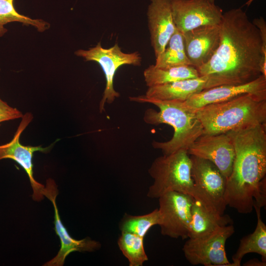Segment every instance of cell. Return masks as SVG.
<instances>
[{"label":"cell","mask_w":266,"mask_h":266,"mask_svg":"<svg viewBox=\"0 0 266 266\" xmlns=\"http://www.w3.org/2000/svg\"><path fill=\"white\" fill-rule=\"evenodd\" d=\"M161 222V215L158 208L141 215L125 213L120 222L119 229L121 232L131 233L144 238L153 226H159Z\"/></svg>","instance_id":"23"},{"label":"cell","mask_w":266,"mask_h":266,"mask_svg":"<svg viewBox=\"0 0 266 266\" xmlns=\"http://www.w3.org/2000/svg\"><path fill=\"white\" fill-rule=\"evenodd\" d=\"M252 23L259 29L262 40L263 52L266 55V22L263 17L253 19Z\"/></svg>","instance_id":"26"},{"label":"cell","mask_w":266,"mask_h":266,"mask_svg":"<svg viewBox=\"0 0 266 266\" xmlns=\"http://www.w3.org/2000/svg\"><path fill=\"white\" fill-rule=\"evenodd\" d=\"M23 115L18 109L11 107L0 98V124L5 121L22 118Z\"/></svg>","instance_id":"25"},{"label":"cell","mask_w":266,"mask_h":266,"mask_svg":"<svg viewBox=\"0 0 266 266\" xmlns=\"http://www.w3.org/2000/svg\"><path fill=\"white\" fill-rule=\"evenodd\" d=\"M220 25L201 26L182 33L187 56L198 68L211 58L220 41Z\"/></svg>","instance_id":"16"},{"label":"cell","mask_w":266,"mask_h":266,"mask_svg":"<svg viewBox=\"0 0 266 266\" xmlns=\"http://www.w3.org/2000/svg\"></svg>","instance_id":"30"},{"label":"cell","mask_w":266,"mask_h":266,"mask_svg":"<svg viewBox=\"0 0 266 266\" xmlns=\"http://www.w3.org/2000/svg\"><path fill=\"white\" fill-rule=\"evenodd\" d=\"M227 133L235 157L227 178L226 202L238 213L248 214L254 206L261 208L266 204V123Z\"/></svg>","instance_id":"2"},{"label":"cell","mask_w":266,"mask_h":266,"mask_svg":"<svg viewBox=\"0 0 266 266\" xmlns=\"http://www.w3.org/2000/svg\"><path fill=\"white\" fill-rule=\"evenodd\" d=\"M193 198L207 209L223 215L227 206L225 200L227 178L210 161L190 156Z\"/></svg>","instance_id":"6"},{"label":"cell","mask_w":266,"mask_h":266,"mask_svg":"<svg viewBox=\"0 0 266 266\" xmlns=\"http://www.w3.org/2000/svg\"><path fill=\"white\" fill-rule=\"evenodd\" d=\"M13 1L14 0H0V37L7 32L4 26L11 22H17L23 25H31L40 32L50 28L49 23L42 19H32L18 13L14 7Z\"/></svg>","instance_id":"22"},{"label":"cell","mask_w":266,"mask_h":266,"mask_svg":"<svg viewBox=\"0 0 266 266\" xmlns=\"http://www.w3.org/2000/svg\"><path fill=\"white\" fill-rule=\"evenodd\" d=\"M33 118V115L31 113H27L23 115L13 138L9 142L0 145V160L10 159L22 166L29 177L33 191V199L35 201H39L44 198L42 191L44 186L37 182L34 178L33 158L35 152L46 153L49 151L50 147L26 146L20 142V137L22 133L31 122Z\"/></svg>","instance_id":"11"},{"label":"cell","mask_w":266,"mask_h":266,"mask_svg":"<svg viewBox=\"0 0 266 266\" xmlns=\"http://www.w3.org/2000/svg\"><path fill=\"white\" fill-rule=\"evenodd\" d=\"M207 77L200 76L148 87L146 97L162 100L186 101L192 95L205 89Z\"/></svg>","instance_id":"17"},{"label":"cell","mask_w":266,"mask_h":266,"mask_svg":"<svg viewBox=\"0 0 266 266\" xmlns=\"http://www.w3.org/2000/svg\"><path fill=\"white\" fill-rule=\"evenodd\" d=\"M257 223L254 232L240 240L236 252L232 256L234 266H240L243 257L247 254L256 253L261 256L262 261L266 262V226L262 220L261 208L254 207Z\"/></svg>","instance_id":"19"},{"label":"cell","mask_w":266,"mask_h":266,"mask_svg":"<svg viewBox=\"0 0 266 266\" xmlns=\"http://www.w3.org/2000/svg\"><path fill=\"white\" fill-rule=\"evenodd\" d=\"M144 238L127 232H121L117 243L130 266H142L148 260L143 244Z\"/></svg>","instance_id":"24"},{"label":"cell","mask_w":266,"mask_h":266,"mask_svg":"<svg viewBox=\"0 0 266 266\" xmlns=\"http://www.w3.org/2000/svg\"><path fill=\"white\" fill-rule=\"evenodd\" d=\"M251 94L266 97V77L261 75L255 80L240 85H225L205 89L185 101L197 109L207 104L228 100L240 96Z\"/></svg>","instance_id":"15"},{"label":"cell","mask_w":266,"mask_h":266,"mask_svg":"<svg viewBox=\"0 0 266 266\" xmlns=\"http://www.w3.org/2000/svg\"><path fill=\"white\" fill-rule=\"evenodd\" d=\"M147 16L152 47L156 58L165 50L176 28L173 21L171 0H150Z\"/></svg>","instance_id":"14"},{"label":"cell","mask_w":266,"mask_h":266,"mask_svg":"<svg viewBox=\"0 0 266 266\" xmlns=\"http://www.w3.org/2000/svg\"><path fill=\"white\" fill-rule=\"evenodd\" d=\"M191 213L188 235L189 238L201 237L221 227L233 224V220L229 215H221L211 211L195 199Z\"/></svg>","instance_id":"18"},{"label":"cell","mask_w":266,"mask_h":266,"mask_svg":"<svg viewBox=\"0 0 266 266\" xmlns=\"http://www.w3.org/2000/svg\"><path fill=\"white\" fill-rule=\"evenodd\" d=\"M42 194L51 201L54 207V230L61 242L60 249L57 255L43 266H63L67 256L72 252L75 251L90 252L97 250L101 247V244L99 241L92 240L89 237L81 240H77L69 235L62 223L56 203V197L58 194V190L54 180L49 178L46 180V184L44 186Z\"/></svg>","instance_id":"13"},{"label":"cell","mask_w":266,"mask_h":266,"mask_svg":"<svg viewBox=\"0 0 266 266\" xmlns=\"http://www.w3.org/2000/svg\"><path fill=\"white\" fill-rule=\"evenodd\" d=\"M245 266H266V262L260 261L258 259H253L247 261L244 264Z\"/></svg>","instance_id":"27"},{"label":"cell","mask_w":266,"mask_h":266,"mask_svg":"<svg viewBox=\"0 0 266 266\" xmlns=\"http://www.w3.org/2000/svg\"><path fill=\"white\" fill-rule=\"evenodd\" d=\"M74 54L86 61L97 63L101 67L105 78V87L100 103V111L104 110L106 103H111L119 97L120 94L114 88V78L117 69L124 65L140 66L142 62L140 54L135 51L124 52L118 43L108 48H103L100 42L87 50L79 49Z\"/></svg>","instance_id":"7"},{"label":"cell","mask_w":266,"mask_h":266,"mask_svg":"<svg viewBox=\"0 0 266 266\" xmlns=\"http://www.w3.org/2000/svg\"><path fill=\"white\" fill-rule=\"evenodd\" d=\"M132 101L154 104L159 111L149 108L144 114L145 123L159 125L166 124L174 130L172 137L167 141H153L152 146L161 150L163 155L177 151H187L193 143L203 134L201 124L196 114V109L188 106L185 101L162 100L146 97L144 95L130 97Z\"/></svg>","instance_id":"3"},{"label":"cell","mask_w":266,"mask_h":266,"mask_svg":"<svg viewBox=\"0 0 266 266\" xmlns=\"http://www.w3.org/2000/svg\"><path fill=\"white\" fill-rule=\"evenodd\" d=\"M176 28L183 33L206 25H220L223 13L209 0H171Z\"/></svg>","instance_id":"10"},{"label":"cell","mask_w":266,"mask_h":266,"mask_svg":"<svg viewBox=\"0 0 266 266\" xmlns=\"http://www.w3.org/2000/svg\"><path fill=\"white\" fill-rule=\"evenodd\" d=\"M254 0H249L246 3V4H247L248 6L252 2V1Z\"/></svg>","instance_id":"28"},{"label":"cell","mask_w":266,"mask_h":266,"mask_svg":"<svg viewBox=\"0 0 266 266\" xmlns=\"http://www.w3.org/2000/svg\"><path fill=\"white\" fill-rule=\"evenodd\" d=\"M194 199L178 192H168L159 198L162 235L173 238H188L191 207Z\"/></svg>","instance_id":"9"},{"label":"cell","mask_w":266,"mask_h":266,"mask_svg":"<svg viewBox=\"0 0 266 266\" xmlns=\"http://www.w3.org/2000/svg\"><path fill=\"white\" fill-rule=\"evenodd\" d=\"M190 156L208 160L227 178L230 175L235 157L231 137L227 133L202 134L187 150Z\"/></svg>","instance_id":"12"},{"label":"cell","mask_w":266,"mask_h":266,"mask_svg":"<svg viewBox=\"0 0 266 266\" xmlns=\"http://www.w3.org/2000/svg\"><path fill=\"white\" fill-rule=\"evenodd\" d=\"M191 166L190 156L186 150H180L156 158L148 169L154 182L148 189L147 197L159 199L171 191L192 197L194 185Z\"/></svg>","instance_id":"5"},{"label":"cell","mask_w":266,"mask_h":266,"mask_svg":"<svg viewBox=\"0 0 266 266\" xmlns=\"http://www.w3.org/2000/svg\"><path fill=\"white\" fill-rule=\"evenodd\" d=\"M234 232L231 224L201 237L189 238L182 248L185 258L192 265L234 266L229 261L225 249L227 239Z\"/></svg>","instance_id":"8"},{"label":"cell","mask_w":266,"mask_h":266,"mask_svg":"<svg viewBox=\"0 0 266 266\" xmlns=\"http://www.w3.org/2000/svg\"><path fill=\"white\" fill-rule=\"evenodd\" d=\"M154 65L160 68L191 66L186 53L182 34L177 29L164 51L156 58Z\"/></svg>","instance_id":"21"},{"label":"cell","mask_w":266,"mask_h":266,"mask_svg":"<svg viewBox=\"0 0 266 266\" xmlns=\"http://www.w3.org/2000/svg\"><path fill=\"white\" fill-rule=\"evenodd\" d=\"M210 0L212 2H215V0Z\"/></svg>","instance_id":"29"},{"label":"cell","mask_w":266,"mask_h":266,"mask_svg":"<svg viewBox=\"0 0 266 266\" xmlns=\"http://www.w3.org/2000/svg\"><path fill=\"white\" fill-rule=\"evenodd\" d=\"M220 41L210 59L197 68L205 76V89L251 82L266 73V55L263 52L259 29L241 8L223 15Z\"/></svg>","instance_id":"1"},{"label":"cell","mask_w":266,"mask_h":266,"mask_svg":"<svg viewBox=\"0 0 266 266\" xmlns=\"http://www.w3.org/2000/svg\"><path fill=\"white\" fill-rule=\"evenodd\" d=\"M203 134L225 133L266 123V97L246 94L196 109Z\"/></svg>","instance_id":"4"},{"label":"cell","mask_w":266,"mask_h":266,"mask_svg":"<svg viewBox=\"0 0 266 266\" xmlns=\"http://www.w3.org/2000/svg\"><path fill=\"white\" fill-rule=\"evenodd\" d=\"M148 87L165 84L177 81L195 78L200 76L197 68L192 66L160 68L151 65L143 72Z\"/></svg>","instance_id":"20"}]
</instances>
